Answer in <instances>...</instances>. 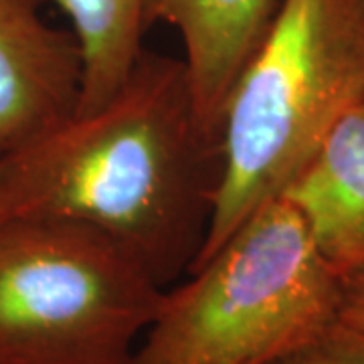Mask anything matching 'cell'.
Listing matches in <instances>:
<instances>
[{"label": "cell", "instance_id": "8992f818", "mask_svg": "<svg viewBox=\"0 0 364 364\" xmlns=\"http://www.w3.org/2000/svg\"><path fill=\"white\" fill-rule=\"evenodd\" d=\"M279 0H144V23L172 26L196 107L221 134L229 93L257 51Z\"/></svg>", "mask_w": 364, "mask_h": 364}, {"label": "cell", "instance_id": "7a4b0ae2", "mask_svg": "<svg viewBox=\"0 0 364 364\" xmlns=\"http://www.w3.org/2000/svg\"><path fill=\"white\" fill-rule=\"evenodd\" d=\"M363 93L364 0H279L225 105L221 184L188 272L284 195Z\"/></svg>", "mask_w": 364, "mask_h": 364}, {"label": "cell", "instance_id": "ba28073f", "mask_svg": "<svg viewBox=\"0 0 364 364\" xmlns=\"http://www.w3.org/2000/svg\"><path fill=\"white\" fill-rule=\"evenodd\" d=\"M69 16L81 53V97L87 112L114 95L144 51V0H55Z\"/></svg>", "mask_w": 364, "mask_h": 364}, {"label": "cell", "instance_id": "30bf717a", "mask_svg": "<svg viewBox=\"0 0 364 364\" xmlns=\"http://www.w3.org/2000/svg\"><path fill=\"white\" fill-rule=\"evenodd\" d=\"M338 320L342 324L364 330V269L344 279Z\"/></svg>", "mask_w": 364, "mask_h": 364}, {"label": "cell", "instance_id": "52a82bcc", "mask_svg": "<svg viewBox=\"0 0 364 364\" xmlns=\"http://www.w3.org/2000/svg\"><path fill=\"white\" fill-rule=\"evenodd\" d=\"M282 196L298 210L318 253L342 279L364 269V93Z\"/></svg>", "mask_w": 364, "mask_h": 364}, {"label": "cell", "instance_id": "5b68a950", "mask_svg": "<svg viewBox=\"0 0 364 364\" xmlns=\"http://www.w3.org/2000/svg\"><path fill=\"white\" fill-rule=\"evenodd\" d=\"M47 0H0V158L71 116L81 97V53L49 25Z\"/></svg>", "mask_w": 364, "mask_h": 364}, {"label": "cell", "instance_id": "3957f363", "mask_svg": "<svg viewBox=\"0 0 364 364\" xmlns=\"http://www.w3.org/2000/svg\"><path fill=\"white\" fill-rule=\"evenodd\" d=\"M164 289L136 364H269L336 324L344 279L284 196Z\"/></svg>", "mask_w": 364, "mask_h": 364}, {"label": "cell", "instance_id": "6da1fadb", "mask_svg": "<svg viewBox=\"0 0 364 364\" xmlns=\"http://www.w3.org/2000/svg\"><path fill=\"white\" fill-rule=\"evenodd\" d=\"M221 174V134L198 112L182 59L144 49L109 100L0 158V223L90 225L166 287L203 247Z\"/></svg>", "mask_w": 364, "mask_h": 364}, {"label": "cell", "instance_id": "277c9868", "mask_svg": "<svg viewBox=\"0 0 364 364\" xmlns=\"http://www.w3.org/2000/svg\"><path fill=\"white\" fill-rule=\"evenodd\" d=\"M166 287L112 235L63 219L0 223V364H136Z\"/></svg>", "mask_w": 364, "mask_h": 364}, {"label": "cell", "instance_id": "9c48e42d", "mask_svg": "<svg viewBox=\"0 0 364 364\" xmlns=\"http://www.w3.org/2000/svg\"><path fill=\"white\" fill-rule=\"evenodd\" d=\"M269 364H364V330L338 320Z\"/></svg>", "mask_w": 364, "mask_h": 364}]
</instances>
